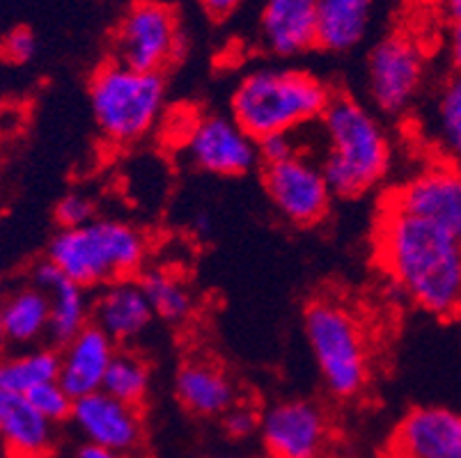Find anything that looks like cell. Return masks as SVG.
<instances>
[{
	"label": "cell",
	"instance_id": "obj_1",
	"mask_svg": "<svg viewBox=\"0 0 461 458\" xmlns=\"http://www.w3.org/2000/svg\"><path fill=\"white\" fill-rule=\"evenodd\" d=\"M376 262L413 305L443 321L459 314L461 237L385 207L376 222Z\"/></svg>",
	"mask_w": 461,
	"mask_h": 458
},
{
	"label": "cell",
	"instance_id": "obj_2",
	"mask_svg": "<svg viewBox=\"0 0 461 458\" xmlns=\"http://www.w3.org/2000/svg\"><path fill=\"white\" fill-rule=\"evenodd\" d=\"M321 124L326 140L320 163L333 197H360L391 167V140L375 112L349 94H333Z\"/></svg>",
	"mask_w": 461,
	"mask_h": 458
},
{
	"label": "cell",
	"instance_id": "obj_3",
	"mask_svg": "<svg viewBox=\"0 0 461 458\" xmlns=\"http://www.w3.org/2000/svg\"><path fill=\"white\" fill-rule=\"evenodd\" d=\"M330 96L329 85L308 71H253L234 90L230 117L258 142L276 133H296L317 121Z\"/></svg>",
	"mask_w": 461,
	"mask_h": 458
},
{
	"label": "cell",
	"instance_id": "obj_4",
	"mask_svg": "<svg viewBox=\"0 0 461 458\" xmlns=\"http://www.w3.org/2000/svg\"><path fill=\"white\" fill-rule=\"evenodd\" d=\"M148 259V238L124 220L95 218L87 225L60 229L49 243L46 262L83 289L140 275Z\"/></svg>",
	"mask_w": 461,
	"mask_h": 458
},
{
	"label": "cell",
	"instance_id": "obj_5",
	"mask_svg": "<svg viewBox=\"0 0 461 458\" xmlns=\"http://www.w3.org/2000/svg\"><path fill=\"white\" fill-rule=\"evenodd\" d=\"M305 339L330 397L349 401L370 383V351L366 330L342 302L320 298L303 317Z\"/></svg>",
	"mask_w": 461,
	"mask_h": 458
},
{
	"label": "cell",
	"instance_id": "obj_6",
	"mask_svg": "<svg viewBox=\"0 0 461 458\" xmlns=\"http://www.w3.org/2000/svg\"><path fill=\"white\" fill-rule=\"evenodd\" d=\"M96 129L113 145H131L154 129L166 106L163 74L136 71L111 60L90 81Z\"/></svg>",
	"mask_w": 461,
	"mask_h": 458
},
{
	"label": "cell",
	"instance_id": "obj_7",
	"mask_svg": "<svg viewBox=\"0 0 461 458\" xmlns=\"http://www.w3.org/2000/svg\"><path fill=\"white\" fill-rule=\"evenodd\" d=\"M115 58L124 67L163 74L182 50V25L173 5L161 0H136L115 28Z\"/></svg>",
	"mask_w": 461,
	"mask_h": 458
},
{
	"label": "cell",
	"instance_id": "obj_8",
	"mask_svg": "<svg viewBox=\"0 0 461 458\" xmlns=\"http://www.w3.org/2000/svg\"><path fill=\"white\" fill-rule=\"evenodd\" d=\"M262 184L280 218L292 225H317L329 213L333 193L320 163L305 157L303 151L264 166Z\"/></svg>",
	"mask_w": 461,
	"mask_h": 458
},
{
	"label": "cell",
	"instance_id": "obj_9",
	"mask_svg": "<svg viewBox=\"0 0 461 458\" xmlns=\"http://www.w3.org/2000/svg\"><path fill=\"white\" fill-rule=\"evenodd\" d=\"M425 78V56L406 32H393L367 58V90L379 111L400 115L411 108Z\"/></svg>",
	"mask_w": 461,
	"mask_h": 458
},
{
	"label": "cell",
	"instance_id": "obj_10",
	"mask_svg": "<svg viewBox=\"0 0 461 458\" xmlns=\"http://www.w3.org/2000/svg\"><path fill=\"white\" fill-rule=\"evenodd\" d=\"M267 458H321L330 438V422L320 403L285 399L259 413Z\"/></svg>",
	"mask_w": 461,
	"mask_h": 458
},
{
	"label": "cell",
	"instance_id": "obj_11",
	"mask_svg": "<svg viewBox=\"0 0 461 458\" xmlns=\"http://www.w3.org/2000/svg\"><path fill=\"white\" fill-rule=\"evenodd\" d=\"M184 147L193 166L209 175L241 176L259 166L258 142L228 115L193 121Z\"/></svg>",
	"mask_w": 461,
	"mask_h": 458
},
{
	"label": "cell",
	"instance_id": "obj_12",
	"mask_svg": "<svg viewBox=\"0 0 461 458\" xmlns=\"http://www.w3.org/2000/svg\"><path fill=\"white\" fill-rule=\"evenodd\" d=\"M388 207L461 237V179L456 163L427 166L388 197Z\"/></svg>",
	"mask_w": 461,
	"mask_h": 458
},
{
	"label": "cell",
	"instance_id": "obj_13",
	"mask_svg": "<svg viewBox=\"0 0 461 458\" xmlns=\"http://www.w3.org/2000/svg\"><path fill=\"white\" fill-rule=\"evenodd\" d=\"M69 422L86 445L136 458L145 443V424L136 406L117 401L106 392H92L74 399Z\"/></svg>",
	"mask_w": 461,
	"mask_h": 458
},
{
	"label": "cell",
	"instance_id": "obj_14",
	"mask_svg": "<svg viewBox=\"0 0 461 458\" xmlns=\"http://www.w3.org/2000/svg\"><path fill=\"white\" fill-rule=\"evenodd\" d=\"M388 458H461V418L443 406L413 409L397 424Z\"/></svg>",
	"mask_w": 461,
	"mask_h": 458
},
{
	"label": "cell",
	"instance_id": "obj_15",
	"mask_svg": "<svg viewBox=\"0 0 461 458\" xmlns=\"http://www.w3.org/2000/svg\"><path fill=\"white\" fill-rule=\"evenodd\" d=\"M152 319L154 312L142 293L138 277L104 284L99 287V293L92 298L90 323L115 344L140 337Z\"/></svg>",
	"mask_w": 461,
	"mask_h": 458
},
{
	"label": "cell",
	"instance_id": "obj_16",
	"mask_svg": "<svg viewBox=\"0 0 461 458\" xmlns=\"http://www.w3.org/2000/svg\"><path fill=\"white\" fill-rule=\"evenodd\" d=\"M115 353L117 344L90 323L58 351V383L71 399L99 392Z\"/></svg>",
	"mask_w": 461,
	"mask_h": 458
},
{
	"label": "cell",
	"instance_id": "obj_17",
	"mask_svg": "<svg viewBox=\"0 0 461 458\" xmlns=\"http://www.w3.org/2000/svg\"><path fill=\"white\" fill-rule=\"evenodd\" d=\"M56 428L26 397L0 388V449L5 458H51L58 443Z\"/></svg>",
	"mask_w": 461,
	"mask_h": 458
},
{
	"label": "cell",
	"instance_id": "obj_18",
	"mask_svg": "<svg viewBox=\"0 0 461 458\" xmlns=\"http://www.w3.org/2000/svg\"><path fill=\"white\" fill-rule=\"evenodd\" d=\"M259 32L264 46L276 56H303L317 46L314 0H264Z\"/></svg>",
	"mask_w": 461,
	"mask_h": 458
},
{
	"label": "cell",
	"instance_id": "obj_19",
	"mask_svg": "<svg viewBox=\"0 0 461 458\" xmlns=\"http://www.w3.org/2000/svg\"><path fill=\"white\" fill-rule=\"evenodd\" d=\"M175 394L188 413L198 418L225 415L239 399L237 385L221 364L207 358H188L175 376Z\"/></svg>",
	"mask_w": 461,
	"mask_h": 458
},
{
	"label": "cell",
	"instance_id": "obj_20",
	"mask_svg": "<svg viewBox=\"0 0 461 458\" xmlns=\"http://www.w3.org/2000/svg\"><path fill=\"white\" fill-rule=\"evenodd\" d=\"M31 283L49 298V337L53 342L62 346L83 328L90 326V293L67 280L53 264H37Z\"/></svg>",
	"mask_w": 461,
	"mask_h": 458
},
{
	"label": "cell",
	"instance_id": "obj_21",
	"mask_svg": "<svg viewBox=\"0 0 461 458\" xmlns=\"http://www.w3.org/2000/svg\"><path fill=\"white\" fill-rule=\"evenodd\" d=\"M376 0H314L317 46L330 53H347L363 41Z\"/></svg>",
	"mask_w": 461,
	"mask_h": 458
},
{
	"label": "cell",
	"instance_id": "obj_22",
	"mask_svg": "<svg viewBox=\"0 0 461 458\" xmlns=\"http://www.w3.org/2000/svg\"><path fill=\"white\" fill-rule=\"evenodd\" d=\"M3 333L7 346H40L49 337V298L32 283L14 287L3 296Z\"/></svg>",
	"mask_w": 461,
	"mask_h": 458
},
{
	"label": "cell",
	"instance_id": "obj_23",
	"mask_svg": "<svg viewBox=\"0 0 461 458\" xmlns=\"http://www.w3.org/2000/svg\"><path fill=\"white\" fill-rule=\"evenodd\" d=\"M58 351L49 346L19 348L0 355V388L26 397L35 388L58 381Z\"/></svg>",
	"mask_w": 461,
	"mask_h": 458
},
{
	"label": "cell",
	"instance_id": "obj_24",
	"mask_svg": "<svg viewBox=\"0 0 461 458\" xmlns=\"http://www.w3.org/2000/svg\"><path fill=\"white\" fill-rule=\"evenodd\" d=\"M142 293L148 298L154 317L166 321H186L195 312V296L188 283L170 268H149L138 275Z\"/></svg>",
	"mask_w": 461,
	"mask_h": 458
},
{
	"label": "cell",
	"instance_id": "obj_25",
	"mask_svg": "<svg viewBox=\"0 0 461 458\" xmlns=\"http://www.w3.org/2000/svg\"><path fill=\"white\" fill-rule=\"evenodd\" d=\"M149 381V367L140 355L131 351H117L104 376L102 392L140 409V403L148 399Z\"/></svg>",
	"mask_w": 461,
	"mask_h": 458
},
{
	"label": "cell",
	"instance_id": "obj_26",
	"mask_svg": "<svg viewBox=\"0 0 461 458\" xmlns=\"http://www.w3.org/2000/svg\"><path fill=\"white\" fill-rule=\"evenodd\" d=\"M434 142L443 154V161L456 163L461 154V83L450 78L436 96L434 106Z\"/></svg>",
	"mask_w": 461,
	"mask_h": 458
},
{
	"label": "cell",
	"instance_id": "obj_27",
	"mask_svg": "<svg viewBox=\"0 0 461 458\" xmlns=\"http://www.w3.org/2000/svg\"><path fill=\"white\" fill-rule=\"evenodd\" d=\"M26 399L32 409L41 415V418L49 419V422L56 424V427L62 422H69L74 399L60 388L58 381L40 385V388H35L32 392H28Z\"/></svg>",
	"mask_w": 461,
	"mask_h": 458
},
{
	"label": "cell",
	"instance_id": "obj_28",
	"mask_svg": "<svg viewBox=\"0 0 461 458\" xmlns=\"http://www.w3.org/2000/svg\"><path fill=\"white\" fill-rule=\"evenodd\" d=\"M221 422H223L225 434L234 440L250 438L253 434H258L259 428V410L253 409L250 403L237 401L230 410H225V415H221Z\"/></svg>",
	"mask_w": 461,
	"mask_h": 458
},
{
	"label": "cell",
	"instance_id": "obj_29",
	"mask_svg": "<svg viewBox=\"0 0 461 458\" xmlns=\"http://www.w3.org/2000/svg\"><path fill=\"white\" fill-rule=\"evenodd\" d=\"M95 204L90 197L71 193V195L62 197L60 204L56 209V220L60 222L62 229H74V227H83L90 220H95Z\"/></svg>",
	"mask_w": 461,
	"mask_h": 458
},
{
	"label": "cell",
	"instance_id": "obj_30",
	"mask_svg": "<svg viewBox=\"0 0 461 458\" xmlns=\"http://www.w3.org/2000/svg\"><path fill=\"white\" fill-rule=\"evenodd\" d=\"M0 53L12 62H31L37 53V37L32 35L31 28H14L10 35L0 41Z\"/></svg>",
	"mask_w": 461,
	"mask_h": 458
},
{
	"label": "cell",
	"instance_id": "obj_31",
	"mask_svg": "<svg viewBox=\"0 0 461 458\" xmlns=\"http://www.w3.org/2000/svg\"><path fill=\"white\" fill-rule=\"evenodd\" d=\"M259 163L269 166V163L285 161V158L299 154L301 147L294 142V133H276V136H267L258 140Z\"/></svg>",
	"mask_w": 461,
	"mask_h": 458
},
{
	"label": "cell",
	"instance_id": "obj_32",
	"mask_svg": "<svg viewBox=\"0 0 461 458\" xmlns=\"http://www.w3.org/2000/svg\"><path fill=\"white\" fill-rule=\"evenodd\" d=\"M244 0H200V5L204 7L209 16L213 19H225V16L232 14L239 5H241Z\"/></svg>",
	"mask_w": 461,
	"mask_h": 458
},
{
	"label": "cell",
	"instance_id": "obj_33",
	"mask_svg": "<svg viewBox=\"0 0 461 458\" xmlns=\"http://www.w3.org/2000/svg\"><path fill=\"white\" fill-rule=\"evenodd\" d=\"M77 458H131V456H124V454H117V452H108V449H102V447H92V445H83V447L77 452Z\"/></svg>",
	"mask_w": 461,
	"mask_h": 458
},
{
	"label": "cell",
	"instance_id": "obj_34",
	"mask_svg": "<svg viewBox=\"0 0 461 458\" xmlns=\"http://www.w3.org/2000/svg\"><path fill=\"white\" fill-rule=\"evenodd\" d=\"M436 3H441V7L446 10V14L455 21V25H459L461 19V0H436Z\"/></svg>",
	"mask_w": 461,
	"mask_h": 458
},
{
	"label": "cell",
	"instance_id": "obj_35",
	"mask_svg": "<svg viewBox=\"0 0 461 458\" xmlns=\"http://www.w3.org/2000/svg\"><path fill=\"white\" fill-rule=\"evenodd\" d=\"M3 296H5V289L0 287V355L5 353V346H7L5 333H3Z\"/></svg>",
	"mask_w": 461,
	"mask_h": 458
},
{
	"label": "cell",
	"instance_id": "obj_36",
	"mask_svg": "<svg viewBox=\"0 0 461 458\" xmlns=\"http://www.w3.org/2000/svg\"><path fill=\"white\" fill-rule=\"evenodd\" d=\"M195 458H246V456H230V454H204V456Z\"/></svg>",
	"mask_w": 461,
	"mask_h": 458
},
{
	"label": "cell",
	"instance_id": "obj_37",
	"mask_svg": "<svg viewBox=\"0 0 461 458\" xmlns=\"http://www.w3.org/2000/svg\"><path fill=\"white\" fill-rule=\"evenodd\" d=\"M413 3H418V5H434L436 0H413Z\"/></svg>",
	"mask_w": 461,
	"mask_h": 458
},
{
	"label": "cell",
	"instance_id": "obj_38",
	"mask_svg": "<svg viewBox=\"0 0 461 458\" xmlns=\"http://www.w3.org/2000/svg\"><path fill=\"white\" fill-rule=\"evenodd\" d=\"M0 458H5V452H3V449H0Z\"/></svg>",
	"mask_w": 461,
	"mask_h": 458
}]
</instances>
